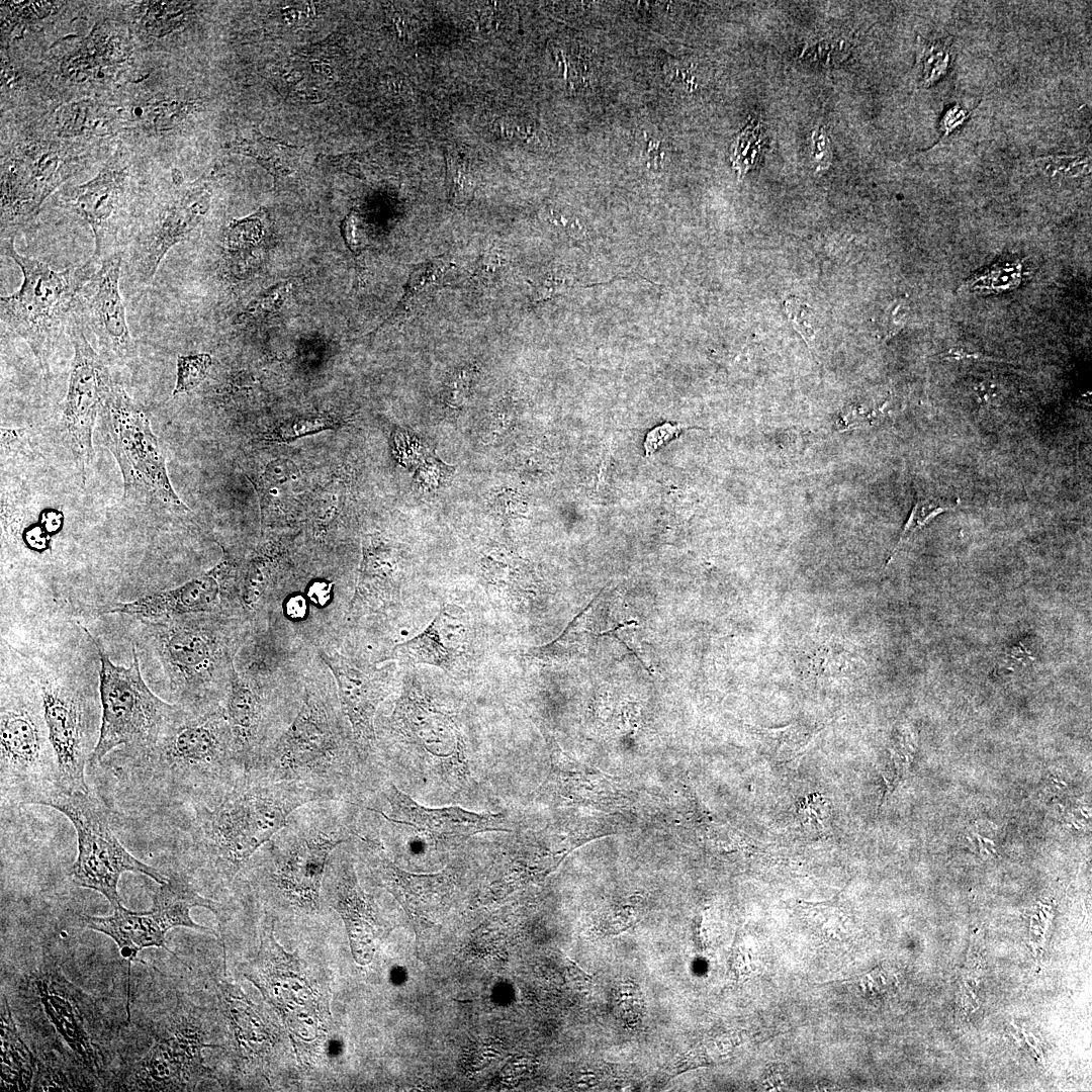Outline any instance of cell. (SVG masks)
Returning a JSON list of instances; mask_svg holds the SVG:
<instances>
[{
	"label": "cell",
	"instance_id": "cell-46",
	"mask_svg": "<svg viewBox=\"0 0 1092 1092\" xmlns=\"http://www.w3.org/2000/svg\"><path fill=\"white\" fill-rule=\"evenodd\" d=\"M340 230L347 248L354 257H358L365 249L366 243L358 224L355 210H351L342 220Z\"/></svg>",
	"mask_w": 1092,
	"mask_h": 1092
},
{
	"label": "cell",
	"instance_id": "cell-42",
	"mask_svg": "<svg viewBox=\"0 0 1092 1092\" xmlns=\"http://www.w3.org/2000/svg\"><path fill=\"white\" fill-rule=\"evenodd\" d=\"M475 375L476 370L472 367L455 370L445 383V400L453 406L461 404L470 392Z\"/></svg>",
	"mask_w": 1092,
	"mask_h": 1092
},
{
	"label": "cell",
	"instance_id": "cell-34",
	"mask_svg": "<svg viewBox=\"0 0 1092 1092\" xmlns=\"http://www.w3.org/2000/svg\"><path fill=\"white\" fill-rule=\"evenodd\" d=\"M798 908L810 924L826 935L844 931L845 911L838 897L822 902L799 901Z\"/></svg>",
	"mask_w": 1092,
	"mask_h": 1092
},
{
	"label": "cell",
	"instance_id": "cell-1",
	"mask_svg": "<svg viewBox=\"0 0 1092 1092\" xmlns=\"http://www.w3.org/2000/svg\"><path fill=\"white\" fill-rule=\"evenodd\" d=\"M97 765L112 786V806L124 814L173 823L247 775L220 705L180 707L153 744L116 748Z\"/></svg>",
	"mask_w": 1092,
	"mask_h": 1092
},
{
	"label": "cell",
	"instance_id": "cell-45",
	"mask_svg": "<svg viewBox=\"0 0 1092 1092\" xmlns=\"http://www.w3.org/2000/svg\"><path fill=\"white\" fill-rule=\"evenodd\" d=\"M754 959L738 935L735 937L729 959V971L735 980H745L754 973Z\"/></svg>",
	"mask_w": 1092,
	"mask_h": 1092
},
{
	"label": "cell",
	"instance_id": "cell-12",
	"mask_svg": "<svg viewBox=\"0 0 1092 1092\" xmlns=\"http://www.w3.org/2000/svg\"><path fill=\"white\" fill-rule=\"evenodd\" d=\"M389 728L395 743L444 784L459 788L468 782V748L458 718L416 679L404 685Z\"/></svg>",
	"mask_w": 1092,
	"mask_h": 1092
},
{
	"label": "cell",
	"instance_id": "cell-14",
	"mask_svg": "<svg viewBox=\"0 0 1092 1092\" xmlns=\"http://www.w3.org/2000/svg\"><path fill=\"white\" fill-rule=\"evenodd\" d=\"M37 684L50 739L65 791L90 792L85 778L98 741L99 707L94 694L61 673H32Z\"/></svg>",
	"mask_w": 1092,
	"mask_h": 1092
},
{
	"label": "cell",
	"instance_id": "cell-23",
	"mask_svg": "<svg viewBox=\"0 0 1092 1092\" xmlns=\"http://www.w3.org/2000/svg\"><path fill=\"white\" fill-rule=\"evenodd\" d=\"M340 849L338 854L333 852L326 871L325 897L344 921L355 961L366 965L375 951L377 911L359 885L353 860Z\"/></svg>",
	"mask_w": 1092,
	"mask_h": 1092
},
{
	"label": "cell",
	"instance_id": "cell-47",
	"mask_svg": "<svg viewBox=\"0 0 1092 1092\" xmlns=\"http://www.w3.org/2000/svg\"><path fill=\"white\" fill-rule=\"evenodd\" d=\"M567 287L566 278L548 273L532 284V295L534 300L541 301L564 292Z\"/></svg>",
	"mask_w": 1092,
	"mask_h": 1092
},
{
	"label": "cell",
	"instance_id": "cell-25",
	"mask_svg": "<svg viewBox=\"0 0 1092 1092\" xmlns=\"http://www.w3.org/2000/svg\"><path fill=\"white\" fill-rule=\"evenodd\" d=\"M126 173L104 170L91 181L78 186L66 200L67 205L91 226L97 260L122 252L118 241L117 214L125 202Z\"/></svg>",
	"mask_w": 1092,
	"mask_h": 1092
},
{
	"label": "cell",
	"instance_id": "cell-28",
	"mask_svg": "<svg viewBox=\"0 0 1092 1092\" xmlns=\"http://www.w3.org/2000/svg\"><path fill=\"white\" fill-rule=\"evenodd\" d=\"M1 1088L27 1091L33 1087L34 1058L21 1039L6 997L1 995Z\"/></svg>",
	"mask_w": 1092,
	"mask_h": 1092
},
{
	"label": "cell",
	"instance_id": "cell-51",
	"mask_svg": "<svg viewBox=\"0 0 1092 1092\" xmlns=\"http://www.w3.org/2000/svg\"><path fill=\"white\" fill-rule=\"evenodd\" d=\"M5 3L7 5H9L11 9L13 8L14 11L19 12V14L21 16H23V17L42 18V17L47 16L52 11V9L54 7V3H52V2H42V1L41 2H36V1H28V2L17 1V2H15V1H13V2H5Z\"/></svg>",
	"mask_w": 1092,
	"mask_h": 1092
},
{
	"label": "cell",
	"instance_id": "cell-40",
	"mask_svg": "<svg viewBox=\"0 0 1092 1092\" xmlns=\"http://www.w3.org/2000/svg\"><path fill=\"white\" fill-rule=\"evenodd\" d=\"M191 104L176 101H160L140 107L135 112H142L147 121H151L155 127L165 129L169 125L180 120L188 112Z\"/></svg>",
	"mask_w": 1092,
	"mask_h": 1092
},
{
	"label": "cell",
	"instance_id": "cell-44",
	"mask_svg": "<svg viewBox=\"0 0 1092 1092\" xmlns=\"http://www.w3.org/2000/svg\"><path fill=\"white\" fill-rule=\"evenodd\" d=\"M948 52L942 46L932 44L925 49L923 58L925 84L935 82L944 74L948 66Z\"/></svg>",
	"mask_w": 1092,
	"mask_h": 1092
},
{
	"label": "cell",
	"instance_id": "cell-13",
	"mask_svg": "<svg viewBox=\"0 0 1092 1092\" xmlns=\"http://www.w3.org/2000/svg\"><path fill=\"white\" fill-rule=\"evenodd\" d=\"M193 907L209 909L223 923L222 904L201 896L186 873L175 872L156 890L149 911L134 912L119 904L113 907L109 916L84 914L81 920L87 928L109 936L117 944L121 957L131 962L148 947H162L173 953L166 945V933L173 927L209 931L192 920L190 910Z\"/></svg>",
	"mask_w": 1092,
	"mask_h": 1092
},
{
	"label": "cell",
	"instance_id": "cell-16",
	"mask_svg": "<svg viewBox=\"0 0 1092 1092\" xmlns=\"http://www.w3.org/2000/svg\"><path fill=\"white\" fill-rule=\"evenodd\" d=\"M211 197L209 179H200L157 205L149 218L124 244L123 262L131 280L148 285L166 254L188 240L206 214Z\"/></svg>",
	"mask_w": 1092,
	"mask_h": 1092
},
{
	"label": "cell",
	"instance_id": "cell-19",
	"mask_svg": "<svg viewBox=\"0 0 1092 1092\" xmlns=\"http://www.w3.org/2000/svg\"><path fill=\"white\" fill-rule=\"evenodd\" d=\"M383 794L390 813L378 812L387 821L411 828L421 841L435 849H454L478 833L510 831L500 813H476L458 806L425 807L393 783L386 785Z\"/></svg>",
	"mask_w": 1092,
	"mask_h": 1092
},
{
	"label": "cell",
	"instance_id": "cell-15",
	"mask_svg": "<svg viewBox=\"0 0 1092 1092\" xmlns=\"http://www.w3.org/2000/svg\"><path fill=\"white\" fill-rule=\"evenodd\" d=\"M84 326L74 313L67 334L73 346V358L61 422L69 447L85 481L93 456L92 433L108 392L114 385L105 361L84 334Z\"/></svg>",
	"mask_w": 1092,
	"mask_h": 1092
},
{
	"label": "cell",
	"instance_id": "cell-2",
	"mask_svg": "<svg viewBox=\"0 0 1092 1092\" xmlns=\"http://www.w3.org/2000/svg\"><path fill=\"white\" fill-rule=\"evenodd\" d=\"M336 801L298 782H271L247 774L195 805L177 824L184 860L211 880L232 884L248 861L302 807Z\"/></svg>",
	"mask_w": 1092,
	"mask_h": 1092
},
{
	"label": "cell",
	"instance_id": "cell-17",
	"mask_svg": "<svg viewBox=\"0 0 1092 1092\" xmlns=\"http://www.w3.org/2000/svg\"><path fill=\"white\" fill-rule=\"evenodd\" d=\"M96 261L94 271L78 291L75 314L93 333L102 355L123 363L136 355L119 288L123 253Z\"/></svg>",
	"mask_w": 1092,
	"mask_h": 1092
},
{
	"label": "cell",
	"instance_id": "cell-7",
	"mask_svg": "<svg viewBox=\"0 0 1092 1092\" xmlns=\"http://www.w3.org/2000/svg\"><path fill=\"white\" fill-rule=\"evenodd\" d=\"M96 647L99 669L100 727L90 767L116 748L140 749L153 744L180 706L160 699L146 684L136 647L129 666L116 665L102 643L82 627Z\"/></svg>",
	"mask_w": 1092,
	"mask_h": 1092
},
{
	"label": "cell",
	"instance_id": "cell-3",
	"mask_svg": "<svg viewBox=\"0 0 1092 1092\" xmlns=\"http://www.w3.org/2000/svg\"><path fill=\"white\" fill-rule=\"evenodd\" d=\"M365 763L331 709L306 693L292 723L264 749L250 774L271 782H298L349 802L346 798L355 791Z\"/></svg>",
	"mask_w": 1092,
	"mask_h": 1092
},
{
	"label": "cell",
	"instance_id": "cell-6",
	"mask_svg": "<svg viewBox=\"0 0 1092 1092\" xmlns=\"http://www.w3.org/2000/svg\"><path fill=\"white\" fill-rule=\"evenodd\" d=\"M199 615L140 621V637L163 667L175 704L188 710L219 705L221 671L232 662L215 621Z\"/></svg>",
	"mask_w": 1092,
	"mask_h": 1092
},
{
	"label": "cell",
	"instance_id": "cell-31",
	"mask_svg": "<svg viewBox=\"0 0 1092 1092\" xmlns=\"http://www.w3.org/2000/svg\"><path fill=\"white\" fill-rule=\"evenodd\" d=\"M823 729L820 724L792 723L780 728L752 727L772 755L779 759L791 760L801 754Z\"/></svg>",
	"mask_w": 1092,
	"mask_h": 1092
},
{
	"label": "cell",
	"instance_id": "cell-53",
	"mask_svg": "<svg viewBox=\"0 0 1092 1092\" xmlns=\"http://www.w3.org/2000/svg\"><path fill=\"white\" fill-rule=\"evenodd\" d=\"M566 961L568 962V977L573 986L578 990H588L593 983L592 977L568 958H566Z\"/></svg>",
	"mask_w": 1092,
	"mask_h": 1092
},
{
	"label": "cell",
	"instance_id": "cell-48",
	"mask_svg": "<svg viewBox=\"0 0 1092 1092\" xmlns=\"http://www.w3.org/2000/svg\"><path fill=\"white\" fill-rule=\"evenodd\" d=\"M785 309L793 323L795 330L803 337L805 342L810 345L814 339V331L804 318L806 310L808 309L807 305L803 304L797 298L791 297L785 301Z\"/></svg>",
	"mask_w": 1092,
	"mask_h": 1092
},
{
	"label": "cell",
	"instance_id": "cell-43",
	"mask_svg": "<svg viewBox=\"0 0 1092 1092\" xmlns=\"http://www.w3.org/2000/svg\"><path fill=\"white\" fill-rule=\"evenodd\" d=\"M713 1062V1057L709 1053L707 1046L698 1045L697 1048H694L687 1053L680 1055L670 1066L665 1069L664 1074L667 1076V1079H670L684 1072L712 1065Z\"/></svg>",
	"mask_w": 1092,
	"mask_h": 1092
},
{
	"label": "cell",
	"instance_id": "cell-32",
	"mask_svg": "<svg viewBox=\"0 0 1092 1092\" xmlns=\"http://www.w3.org/2000/svg\"><path fill=\"white\" fill-rule=\"evenodd\" d=\"M960 500L958 498H948L934 495L916 494V499L909 514V517L904 524V527L900 533L899 539L893 548L886 565H889L894 556L898 553L901 547L916 533L918 530L925 527L938 515L953 510Z\"/></svg>",
	"mask_w": 1092,
	"mask_h": 1092
},
{
	"label": "cell",
	"instance_id": "cell-37",
	"mask_svg": "<svg viewBox=\"0 0 1092 1092\" xmlns=\"http://www.w3.org/2000/svg\"><path fill=\"white\" fill-rule=\"evenodd\" d=\"M338 422L330 416L313 415L288 419L280 423L269 434L272 441L287 442L304 435L336 427Z\"/></svg>",
	"mask_w": 1092,
	"mask_h": 1092
},
{
	"label": "cell",
	"instance_id": "cell-22",
	"mask_svg": "<svg viewBox=\"0 0 1092 1092\" xmlns=\"http://www.w3.org/2000/svg\"><path fill=\"white\" fill-rule=\"evenodd\" d=\"M205 1046L192 1025L176 1021L158 1034L149 1052L130 1069L119 1087L129 1091L182 1090L190 1086L191 1072L205 1070Z\"/></svg>",
	"mask_w": 1092,
	"mask_h": 1092
},
{
	"label": "cell",
	"instance_id": "cell-49",
	"mask_svg": "<svg viewBox=\"0 0 1092 1092\" xmlns=\"http://www.w3.org/2000/svg\"><path fill=\"white\" fill-rule=\"evenodd\" d=\"M502 255L495 249L485 251L477 260L472 278L487 282L494 278L502 268Z\"/></svg>",
	"mask_w": 1092,
	"mask_h": 1092
},
{
	"label": "cell",
	"instance_id": "cell-33",
	"mask_svg": "<svg viewBox=\"0 0 1092 1092\" xmlns=\"http://www.w3.org/2000/svg\"><path fill=\"white\" fill-rule=\"evenodd\" d=\"M290 292V284L287 281L278 282L255 297L234 318L235 324H247L263 322L278 314L287 300Z\"/></svg>",
	"mask_w": 1092,
	"mask_h": 1092
},
{
	"label": "cell",
	"instance_id": "cell-18",
	"mask_svg": "<svg viewBox=\"0 0 1092 1092\" xmlns=\"http://www.w3.org/2000/svg\"><path fill=\"white\" fill-rule=\"evenodd\" d=\"M360 855L378 885L399 902L412 921L420 926L433 925L454 898L459 864H449L436 874H414L397 867L379 839L356 837Z\"/></svg>",
	"mask_w": 1092,
	"mask_h": 1092
},
{
	"label": "cell",
	"instance_id": "cell-11",
	"mask_svg": "<svg viewBox=\"0 0 1092 1092\" xmlns=\"http://www.w3.org/2000/svg\"><path fill=\"white\" fill-rule=\"evenodd\" d=\"M44 806L63 813L76 830L78 855L69 873L72 881L102 894L112 907L121 904L117 886L123 873L143 874L159 885L168 880L127 851L113 830L109 807L91 791L61 789Z\"/></svg>",
	"mask_w": 1092,
	"mask_h": 1092
},
{
	"label": "cell",
	"instance_id": "cell-41",
	"mask_svg": "<svg viewBox=\"0 0 1092 1092\" xmlns=\"http://www.w3.org/2000/svg\"><path fill=\"white\" fill-rule=\"evenodd\" d=\"M615 1004L622 1018L629 1023L638 1022L644 1012V1001L639 988L631 983L621 984L615 992Z\"/></svg>",
	"mask_w": 1092,
	"mask_h": 1092
},
{
	"label": "cell",
	"instance_id": "cell-20",
	"mask_svg": "<svg viewBox=\"0 0 1092 1092\" xmlns=\"http://www.w3.org/2000/svg\"><path fill=\"white\" fill-rule=\"evenodd\" d=\"M32 989L44 1015L77 1060L99 1079L103 1055L93 1024L86 1016V996L63 974L42 968L30 976Z\"/></svg>",
	"mask_w": 1092,
	"mask_h": 1092
},
{
	"label": "cell",
	"instance_id": "cell-24",
	"mask_svg": "<svg viewBox=\"0 0 1092 1092\" xmlns=\"http://www.w3.org/2000/svg\"><path fill=\"white\" fill-rule=\"evenodd\" d=\"M225 562L183 584L151 593L130 602L114 603L100 608L102 614H121L139 621L172 619L187 615L215 612L222 599Z\"/></svg>",
	"mask_w": 1092,
	"mask_h": 1092
},
{
	"label": "cell",
	"instance_id": "cell-10",
	"mask_svg": "<svg viewBox=\"0 0 1092 1092\" xmlns=\"http://www.w3.org/2000/svg\"><path fill=\"white\" fill-rule=\"evenodd\" d=\"M244 976L279 1013L295 1046L318 1044L331 1022L329 987L312 975L307 962L277 943L273 923L263 928L259 950Z\"/></svg>",
	"mask_w": 1092,
	"mask_h": 1092
},
{
	"label": "cell",
	"instance_id": "cell-50",
	"mask_svg": "<svg viewBox=\"0 0 1092 1092\" xmlns=\"http://www.w3.org/2000/svg\"><path fill=\"white\" fill-rule=\"evenodd\" d=\"M680 432V427L672 426L670 424H663L656 427L648 433L645 439L644 447L646 454H651L659 446L675 437Z\"/></svg>",
	"mask_w": 1092,
	"mask_h": 1092
},
{
	"label": "cell",
	"instance_id": "cell-35",
	"mask_svg": "<svg viewBox=\"0 0 1092 1092\" xmlns=\"http://www.w3.org/2000/svg\"><path fill=\"white\" fill-rule=\"evenodd\" d=\"M446 194L449 202L457 207L464 206L473 194L474 181L465 160L457 154H446Z\"/></svg>",
	"mask_w": 1092,
	"mask_h": 1092
},
{
	"label": "cell",
	"instance_id": "cell-54",
	"mask_svg": "<svg viewBox=\"0 0 1092 1092\" xmlns=\"http://www.w3.org/2000/svg\"><path fill=\"white\" fill-rule=\"evenodd\" d=\"M285 612L290 619H303L307 613L306 600L301 595L290 597L285 604Z\"/></svg>",
	"mask_w": 1092,
	"mask_h": 1092
},
{
	"label": "cell",
	"instance_id": "cell-55",
	"mask_svg": "<svg viewBox=\"0 0 1092 1092\" xmlns=\"http://www.w3.org/2000/svg\"><path fill=\"white\" fill-rule=\"evenodd\" d=\"M762 1083L767 1090H779L787 1086L785 1077L782 1075L780 1069L775 1070L774 1068H770L766 1073Z\"/></svg>",
	"mask_w": 1092,
	"mask_h": 1092
},
{
	"label": "cell",
	"instance_id": "cell-9",
	"mask_svg": "<svg viewBox=\"0 0 1092 1092\" xmlns=\"http://www.w3.org/2000/svg\"><path fill=\"white\" fill-rule=\"evenodd\" d=\"M99 417L103 443L122 475L124 496L188 512L171 484L165 451L149 418L120 384L115 382L108 392Z\"/></svg>",
	"mask_w": 1092,
	"mask_h": 1092
},
{
	"label": "cell",
	"instance_id": "cell-8",
	"mask_svg": "<svg viewBox=\"0 0 1092 1092\" xmlns=\"http://www.w3.org/2000/svg\"><path fill=\"white\" fill-rule=\"evenodd\" d=\"M320 811L290 816L287 824L262 848L273 888L288 906L305 913L320 909L326 871L333 852L358 833L350 823Z\"/></svg>",
	"mask_w": 1092,
	"mask_h": 1092
},
{
	"label": "cell",
	"instance_id": "cell-52",
	"mask_svg": "<svg viewBox=\"0 0 1092 1092\" xmlns=\"http://www.w3.org/2000/svg\"><path fill=\"white\" fill-rule=\"evenodd\" d=\"M333 583L328 580H315L307 588L308 599L317 607H324L332 597Z\"/></svg>",
	"mask_w": 1092,
	"mask_h": 1092
},
{
	"label": "cell",
	"instance_id": "cell-39",
	"mask_svg": "<svg viewBox=\"0 0 1092 1092\" xmlns=\"http://www.w3.org/2000/svg\"><path fill=\"white\" fill-rule=\"evenodd\" d=\"M1022 278L1021 265L1015 263H1005V265L994 266L985 271L984 274L974 276L971 280L973 282L986 281L974 285H970L974 290H989V291H1001L1010 287L1017 286Z\"/></svg>",
	"mask_w": 1092,
	"mask_h": 1092
},
{
	"label": "cell",
	"instance_id": "cell-36",
	"mask_svg": "<svg viewBox=\"0 0 1092 1092\" xmlns=\"http://www.w3.org/2000/svg\"><path fill=\"white\" fill-rule=\"evenodd\" d=\"M212 359L207 353L180 355L177 358L176 384L172 396L196 388L208 375Z\"/></svg>",
	"mask_w": 1092,
	"mask_h": 1092
},
{
	"label": "cell",
	"instance_id": "cell-38",
	"mask_svg": "<svg viewBox=\"0 0 1092 1092\" xmlns=\"http://www.w3.org/2000/svg\"><path fill=\"white\" fill-rule=\"evenodd\" d=\"M101 117L97 115V108L90 102H77L64 106L58 115L61 130L68 134H84L87 131L103 128L98 125Z\"/></svg>",
	"mask_w": 1092,
	"mask_h": 1092
},
{
	"label": "cell",
	"instance_id": "cell-26",
	"mask_svg": "<svg viewBox=\"0 0 1092 1092\" xmlns=\"http://www.w3.org/2000/svg\"><path fill=\"white\" fill-rule=\"evenodd\" d=\"M467 623V616L459 606L444 604L430 624L412 639L396 645L389 658L450 671L465 654Z\"/></svg>",
	"mask_w": 1092,
	"mask_h": 1092
},
{
	"label": "cell",
	"instance_id": "cell-30",
	"mask_svg": "<svg viewBox=\"0 0 1092 1092\" xmlns=\"http://www.w3.org/2000/svg\"><path fill=\"white\" fill-rule=\"evenodd\" d=\"M448 262L444 258H435L421 263L414 268L404 286V293L391 314L378 326L373 333L401 322L418 305L423 294L436 287L439 279L447 269Z\"/></svg>",
	"mask_w": 1092,
	"mask_h": 1092
},
{
	"label": "cell",
	"instance_id": "cell-5",
	"mask_svg": "<svg viewBox=\"0 0 1092 1092\" xmlns=\"http://www.w3.org/2000/svg\"><path fill=\"white\" fill-rule=\"evenodd\" d=\"M14 238H1V255L18 265L23 280L18 290L1 295L0 318L26 342L39 367L48 372L55 346L75 313L78 291L97 261L91 257L79 266L56 271L37 259L20 255L15 250Z\"/></svg>",
	"mask_w": 1092,
	"mask_h": 1092
},
{
	"label": "cell",
	"instance_id": "cell-4",
	"mask_svg": "<svg viewBox=\"0 0 1092 1092\" xmlns=\"http://www.w3.org/2000/svg\"><path fill=\"white\" fill-rule=\"evenodd\" d=\"M1 806L46 805L62 788L40 693L31 672L1 675Z\"/></svg>",
	"mask_w": 1092,
	"mask_h": 1092
},
{
	"label": "cell",
	"instance_id": "cell-29",
	"mask_svg": "<svg viewBox=\"0 0 1092 1092\" xmlns=\"http://www.w3.org/2000/svg\"><path fill=\"white\" fill-rule=\"evenodd\" d=\"M232 148L233 151L254 158L273 175L275 181L293 173L298 158L296 147L262 135L257 127L247 136L239 135L233 142Z\"/></svg>",
	"mask_w": 1092,
	"mask_h": 1092
},
{
	"label": "cell",
	"instance_id": "cell-21",
	"mask_svg": "<svg viewBox=\"0 0 1092 1092\" xmlns=\"http://www.w3.org/2000/svg\"><path fill=\"white\" fill-rule=\"evenodd\" d=\"M318 653L336 679L341 708L349 721L352 738L361 757L367 762L376 745L375 714L389 693L388 669L364 666L335 651L320 650Z\"/></svg>",
	"mask_w": 1092,
	"mask_h": 1092
},
{
	"label": "cell",
	"instance_id": "cell-27",
	"mask_svg": "<svg viewBox=\"0 0 1092 1092\" xmlns=\"http://www.w3.org/2000/svg\"><path fill=\"white\" fill-rule=\"evenodd\" d=\"M398 552L387 540L368 535L363 540V558L351 610L377 611L395 604L400 597Z\"/></svg>",
	"mask_w": 1092,
	"mask_h": 1092
}]
</instances>
